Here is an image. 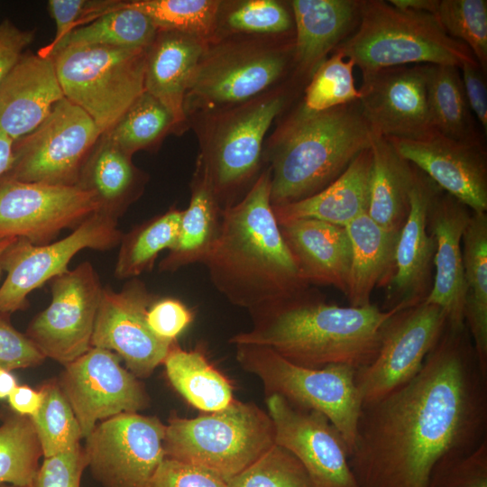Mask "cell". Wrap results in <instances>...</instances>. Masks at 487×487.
Listing matches in <instances>:
<instances>
[{"instance_id": "6f0895ef", "label": "cell", "mask_w": 487, "mask_h": 487, "mask_svg": "<svg viewBox=\"0 0 487 487\" xmlns=\"http://www.w3.org/2000/svg\"><path fill=\"white\" fill-rule=\"evenodd\" d=\"M17 385V379L12 371L0 369V400L7 399Z\"/></svg>"}, {"instance_id": "7c38bea8", "label": "cell", "mask_w": 487, "mask_h": 487, "mask_svg": "<svg viewBox=\"0 0 487 487\" xmlns=\"http://www.w3.org/2000/svg\"><path fill=\"white\" fill-rule=\"evenodd\" d=\"M117 221L95 213L66 237L46 244L15 238L1 256L6 277L0 287V314L28 308V295L69 271L72 258L84 249L108 251L119 245L123 233Z\"/></svg>"}, {"instance_id": "4316f807", "label": "cell", "mask_w": 487, "mask_h": 487, "mask_svg": "<svg viewBox=\"0 0 487 487\" xmlns=\"http://www.w3.org/2000/svg\"><path fill=\"white\" fill-rule=\"evenodd\" d=\"M208 42L173 31L158 30L147 48L144 91L158 99L174 119L175 130L187 119V90Z\"/></svg>"}, {"instance_id": "816d5d0a", "label": "cell", "mask_w": 487, "mask_h": 487, "mask_svg": "<svg viewBox=\"0 0 487 487\" xmlns=\"http://www.w3.org/2000/svg\"><path fill=\"white\" fill-rule=\"evenodd\" d=\"M147 323L161 339L175 342L190 325L194 314L182 301L174 298H157L147 311Z\"/></svg>"}, {"instance_id": "4fadbf2b", "label": "cell", "mask_w": 487, "mask_h": 487, "mask_svg": "<svg viewBox=\"0 0 487 487\" xmlns=\"http://www.w3.org/2000/svg\"><path fill=\"white\" fill-rule=\"evenodd\" d=\"M103 288L90 262L51 280V303L31 320L24 333L45 358L66 365L92 347Z\"/></svg>"}, {"instance_id": "7bdbcfd3", "label": "cell", "mask_w": 487, "mask_h": 487, "mask_svg": "<svg viewBox=\"0 0 487 487\" xmlns=\"http://www.w3.org/2000/svg\"><path fill=\"white\" fill-rule=\"evenodd\" d=\"M354 64L334 51L316 69L305 89L301 106L312 112H321L359 100L353 69Z\"/></svg>"}, {"instance_id": "680465c9", "label": "cell", "mask_w": 487, "mask_h": 487, "mask_svg": "<svg viewBox=\"0 0 487 487\" xmlns=\"http://www.w3.org/2000/svg\"><path fill=\"white\" fill-rule=\"evenodd\" d=\"M15 238H3L0 239V276L3 271L1 267V256L4 253V251L6 249V247L14 240Z\"/></svg>"}, {"instance_id": "8fae6325", "label": "cell", "mask_w": 487, "mask_h": 487, "mask_svg": "<svg viewBox=\"0 0 487 487\" xmlns=\"http://www.w3.org/2000/svg\"><path fill=\"white\" fill-rule=\"evenodd\" d=\"M94 120L62 98L31 133L13 144V161L4 174L24 182L75 186L101 135Z\"/></svg>"}, {"instance_id": "e0dca14e", "label": "cell", "mask_w": 487, "mask_h": 487, "mask_svg": "<svg viewBox=\"0 0 487 487\" xmlns=\"http://www.w3.org/2000/svg\"><path fill=\"white\" fill-rule=\"evenodd\" d=\"M114 352L91 347L67 363L58 382L86 438L101 421L149 406V396L137 377Z\"/></svg>"}, {"instance_id": "7dc6e473", "label": "cell", "mask_w": 487, "mask_h": 487, "mask_svg": "<svg viewBox=\"0 0 487 487\" xmlns=\"http://www.w3.org/2000/svg\"><path fill=\"white\" fill-rule=\"evenodd\" d=\"M115 0H50L49 11L56 24L54 39L38 51L51 57L56 46L73 30L81 27L110 11Z\"/></svg>"}, {"instance_id": "4dcf8cb0", "label": "cell", "mask_w": 487, "mask_h": 487, "mask_svg": "<svg viewBox=\"0 0 487 487\" xmlns=\"http://www.w3.org/2000/svg\"><path fill=\"white\" fill-rule=\"evenodd\" d=\"M222 215L223 208L198 159L189 204L182 211L178 240L160 262V271L173 272L193 263H203L219 237Z\"/></svg>"}, {"instance_id": "8d00e7d4", "label": "cell", "mask_w": 487, "mask_h": 487, "mask_svg": "<svg viewBox=\"0 0 487 487\" xmlns=\"http://www.w3.org/2000/svg\"><path fill=\"white\" fill-rule=\"evenodd\" d=\"M182 211L170 207L123 234L114 271L117 280L138 278L150 271L160 253L174 247Z\"/></svg>"}, {"instance_id": "cb8c5ba5", "label": "cell", "mask_w": 487, "mask_h": 487, "mask_svg": "<svg viewBox=\"0 0 487 487\" xmlns=\"http://www.w3.org/2000/svg\"><path fill=\"white\" fill-rule=\"evenodd\" d=\"M62 98L52 58L23 54L0 83V132L18 140L33 131Z\"/></svg>"}, {"instance_id": "603a6c76", "label": "cell", "mask_w": 487, "mask_h": 487, "mask_svg": "<svg viewBox=\"0 0 487 487\" xmlns=\"http://www.w3.org/2000/svg\"><path fill=\"white\" fill-rule=\"evenodd\" d=\"M473 211L442 189L433 199L427 228L436 242L434 276L425 302L438 306L446 314L447 326L465 328V285L462 238Z\"/></svg>"}, {"instance_id": "1f68e13d", "label": "cell", "mask_w": 487, "mask_h": 487, "mask_svg": "<svg viewBox=\"0 0 487 487\" xmlns=\"http://www.w3.org/2000/svg\"><path fill=\"white\" fill-rule=\"evenodd\" d=\"M370 200L367 215L391 231H400L409 210L414 166L404 159L389 138L373 133Z\"/></svg>"}, {"instance_id": "d590c367", "label": "cell", "mask_w": 487, "mask_h": 487, "mask_svg": "<svg viewBox=\"0 0 487 487\" xmlns=\"http://www.w3.org/2000/svg\"><path fill=\"white\" fill-rule=\"evenodd\" d=\"M157 32V27L145 14L126 6L124 1H116L110 11L73 30L56 46L51 56L69 47L147 49Z\"/></svg>"}, {"instance_id": "f546056e", "label": "cell", "mask_w": 487, "mask_h": 487, "mask_svg": "<svg viewBox=\"0 0 487 487\" xmlns=\"http://www.w3.org/2000/svg\"><path fill=\"white\" fill-rule=\"evenodd\" d=\"M351 244V266L347 298L351 307L371 304L377 286H385L391 279L400 231H391L364 214L345 226Z\"/></svg>"}, {"instance_id": "db71d44e", "label": "cell", "mask_w": 487, "mask_h": 487, "mask_svg": "<svg viewBox=\"0 0 487 487\" xmlns=\"http://www.w3.org/2000/svg\"><path fill=\"white\" fill-rule=\"evenodd\" d=\"M464 93L473 114L487 133V87L485 72L480 65H465L460 69Z\"/></svg>"}, {"instance_id": "836d02e7", "label": "cell", "mask_w": 487, "mask_h": 487, "mask_svg": "<svg viewBox=\"0 0 487 487\" xmlns=\"http://www.w3.org/2000/svg\"><path fill=\"white\" fill-rule=\"evenodd\" d=\"M162 363L172 387L198 409L213 412L233 402L230 381L200 349L184 350L175 342Z\"/></svg>"}, {"instance_id": "277c9868", "label": "cell", "mask_w": 487, "mask_h": 487, "mask_svg": "<svg viewBox=\"0 0 487 487\" xmlns=\"http://www.w3.org/2000/svg\"><path fill=\"white\" fill-rule=\"evenodd\" d=\"M372 135L359 100L321 112L300 105L280 127L271 146V207L324 189L371 147Z\"/></svg>"}, {"instance_id": "44dd1931", "label": "cell", "mask_w": 487, "mask_h": 487, "mask_svg": "<svg viewBox=\"0 0 487 487\" xmlns=\"http://www.w3.org/2000/svg\"><path fill=\"white\" fill-rule=\"evenodd\" d=\"M398 152L473 212L487 213L484 139L455 140L433 132L419 139L389 138Z\"/></svg>"}, {"instance_id": "60d3db41", "label": "cell", "mask_w": 487, "mask_h": 487, "mask_svg": "<svg viewBox=\"0 0 487 487\" xmlns=\"http://www.w3.org/2000/svg\"><path fill=\"white\" fill-rule=\"evenodd\" d=\"M39 390L42 395V402L36 415L30 418L43 457H49L79 444L82 434L73 409L60 390L58 379L46 381Z\"/></svg>"}, {"instance_id": "ba28073f", "label": "cell", "mask_w": 487, "mask_h": 487, "mask_svg": "<svg viewBox=\"0 0 487 487\" xmlns=\"http://www.w3.org/2000/svg\"><path fill=\"white\" fill-rule=\"evenodd\" d=\"M294 39L241 40L209 45L189 82V107L225 110L271 90L293 65Z\"/></svg>"}, {"instance_id": "b9f144b4", "label": "cell", "mask_w": 487, "mask_h": 487, "mask_svg": "<svg viewBox=\"0 0 487 487\" xmlns=\"http://www.w3.org/2000/svg\"><path fill=\"white\" fill-rule=\"evenodd\" d=\"M428 14L452 38L463 42L486 73L487 1L430 0Z\"/></svg>"}, {"instance_id": "f1b7e54d", "label": "cell", "mask_w": 487, "mask_h": 487, "mask_svg": "<svg viewBox=\"0 0 487 487\" xmlns=\"http://www.w3.org/2000/svg\"><path fill=\"white\" fill-rule=\"evenodd\" d=\"M372 156L363 151L331 184L305 199L272 207L278 223L316 219L345 227L367 214Z\"/></svg>"}, {"instance_id": "11a10c76", "label": "cell", "mask_w": 487, "mask_h": 487, "mask_svg": "<svg viewBox=\"0 0 487 487\" xmlns=\"http://www.w3.org/2000/svg\"><path fill=\"white\" fill-rule=\"evenodd\" d=\"M9 408L14 412L27 417H33L39 411L42 395L41 391L28 385H17L7 398Z\"/></svg>"}, {"instance_id": "f6af8a7d", "label": "cell", "mask_w": 487, "mask_h": 487, "mask_svg": "<svg viewBox=\"0 0 487 487\" xmlns=\"http://www.w3.org/2000/svg\"><path fill=\"white\" fill-rule=\"evenodd\" d=\"M223 25L234 32L280 36L294 25L293 15L280 2L248 0L236 3L224 14Z\"/></svg>"}, {"instance_id": "ee69618b", "label": "cell", "mask_w": 487, "mask_h": 487, "mask_svg": "<svg viewBox=\"0 0 487 487\" xmlns=\"http://www.w3.org/2000/svg\"><path fill=\"white\" fill-rule=\"evenodd\" d=\"M226 482L227 487H314L300 462L276 444Z\"/></svg>"}, {"instance_id": "30bf717a", "label": "cell", "mask_w": 487, "mask_h": 487, "mask_svg": "<svg viewBox=\"0 0 487 487\" xmlns=\"http://www.w3.org/2000/svg\"><path fill=\"white\" fill-rule=\"evenodd\" d=\"M287 99L282 89L269 91L216 116L198 159L223 209L255 175L265 133Z\"/></svg>"}, {"instance_id": "f5cc1de1", "label": "cell", "mask_w": 487, "mask_h": 487, "mask_svg": "<svg viewBox=\"0 0 487 487\" xmlns=\"http://www.w3.org/2000/svg\"><path fill=\"white\" fill-rule=\"evenodd\" d=\"M33 37V31L19 29L8 20L0 23V83L19 61Z\"/></svg>"}, {"instance_id": "9c48e42d", "label": "cell", "mask_w": 487, "mask_h": 487, "mask_svg": "<svg viewBox=\"0 0 487 487\" xmlns=\"http://www.w3.org/2000/svg\"><path fill=\"white\" fill-rule=\"evenodd\" d=\"M146 51L69 47L51 57L64 97L85 111L104 133L144 92Z\"/></svg>"}, {"instance_id": "6da1fadb", "label": "cell", "mask_w": 487, "mask_h": 487, "mask_svg": "<svg viewBox=\"0 0 487 487\" xmlns=\"http://www.w3.org/2000/svg\"><path fill=\"white\" fill-rule=\"evenodd\" d=\"M487 439V376L465 328L447 326L409 381L363 404L349 465L358 487H428L444 458Z\"/></svg>"}, {"instance_id": "681fc988", "label": "cell", "mask_w": 487, "mask_h": 487, "mask_svg": "<svg viewBox=\"0 0 487 487\" xmlns=\"http://www.w3.org/2000/svg\"><path fill=\"white\" fill-rule=\"evenodd\" d=\"M10 317L0 314V369L13 372L41 364L45 356L12 325Z\"/></svg>"}, {"instance_id": "f907efd6", "label": "cell", "mask_w": 487, "mask_h": 487, "mask_svg": "<svg viewBox=\"0 0 487 487\" xmlns=\"http://www.w3.org/2000/svg\"><path fill=\"white\" fill-rule=\"evenodd\" d=\"M145 487H227V482L205 468L165 457Z\"/></svg>"}, {"instance_id": "c3c4849f", "label": "cell", "mask_w": 487, "mask_h": 487, "mask_svg": "<svg viewBox=\"0 0 487 487\" xmlns=\"http://www.w3.org/2000/svg\"><path fill=\"white\" fill-rule=\"evenodd\" d=\"M87 468L84 447H73L44 457L32 487H80L84 470Z\"/></svg>"}, {"instance_id": "d6986e66", "label": "cell", "mask_w": 487, "mask_h": 487, "mask_svg": "<svg viewBox=\"0 0 487 487\" xmlns=\"http://www.w3.org/2000/svg\"><path fill=\"white\" fill-rule=\"evenodd\" d=\"M266 404L275 444L300 462L314 487H358L345 438L325 415L278 394L267 395Z\"/></svg>"}, {"instance_id": "8992f818", "label": "cell", "mask_w": 487, "mask_h": 487, "mask_svg": "<svg viewBox=\"0 0 487 487\" xmlns=\"http://www.w3.org/2000/svg\"><path fill=\"white\" fill-rule=\"evenodd\" d=\"M275 444L272 421L253 403L234 400L226 408L193 418H170L165 457L191 464L225 481L240 473Z\"/></svg>"}, {"instance_id": "5b68a950", "label": "cell", "mask_w": 487, "mask_h": 487, "mask_svg": "<svg viewBox=\"0 0 487 487\" xmlns=\"http://www.w3.org/2000/svg\"><path fill=\"white\" fill-rule=\"evenodd\" d=\"M334 51L351 60L363 77L407 65H479L471 51L450 37L433 15L382 0H361L355 29Z\"/></svg>"}, {"instance_id": "ffe728a7", "label": "cell", "mask_w": 487, "mask_h": 487, "mask_svg": "<svg viewBox=\"0 0 487 487\" xmlns=\"http://www.w3.org/2000/svg\"><path fill=\"white\" fill-rule=\"evenodd\" d=\"M359 103L372 133L419 139L433 132L427 95V64L387 68L363 77Z\"/></svg>"}, {"instance_id": "83f0119b", "label": "cell", "mask_w": 487, "mask_h": 487, "mask_svg": "<svg viewBox=\"0 0 487 487\" xmlns=\"http://www.w3.org/2000/svg\"><path fill=\"white\" fill-rule=\"evenodd\" d=\"M146 181L132 156L102 133L83 164L77 185L94 195L97 213L118 222L142 195Z\"/></svg>"}, {"instance_id": "d4e9b609", "label": "cell", "mask_w": 487, "mask_h": 487, "mask_svg": "<svg viewBox=\"0 0 487 487\" xmlns=\"http://www.w3.org/2000/svg\"><path fill=\"white\" fill-rule=\"evenodd\" d=\"M302 278L346 294L351 244L345 227L316 219L278 223Z\"/></svg>"}, {"instance_id": "2e32d148", "label": "cell", "mask_w": 487, "mask_h": 487, "mask_svg": "<svg viewBox=\"0 0 487 487\" xmlns=\"http://www.w3.org/2000/svg\"><path fill=\"white\" fill-rule=\"evenodd\" d=\"M447 324L441 308L425 301L394 314L375 359L356 370L363 405L377 400L412 379Z\"/></svg>"}, {"instance_id": "91938a15", "label": "cell", "mask_w": 487, "mask_h": 487, "mask_svg": "<svg viewBox=\"0 0 487 487\" xmlns=\"http://www.w3.org/2000/svg\"><path fill=\"white\" fill-rule=\"evenodd\" d=\"M0 487H17V486L11 485V484H6V483H2V484H0Z\"/></svg>"}, {"instance_id": "3957f363", "label": "cell", "mask_w": 487, "mask_h": 487, "mask_svg": "<svg viewBox=\"0 0 487 487\" xmlns=\"http://www.w3.org/2000/svg\"><path fill=\"white\" fill-rule=\"evenodd\" d=\"M232 304L255 311L310 285L302 278L271 204V170L223 209L219 237L203 263Z\"/></svg>"}, {"instance_id": "74e56055", "label": "cell", "mask_w": 487, "mask_h": 487, "mask_svg": "<svg viewBox=\"0 0 487 487\" xmlns=\"http://www.w3.org/2000/svg\"><path fill=\"white\" fill-rule=\"evenodd\" d=\"M0 421V484L32 487L43 456L32 421L7 406Z\"/></svg>"}, {"instance_id": "d6a6232c", "label": "cell", "mask_w": 487, "mask_h": 487, "mask_svg": "<svg viewBox=\"0 0 487 487\" xmlns=\"http://www.w3.org/2000/svg\"><path fill=\"white\" fill-rule=\"evenodd\" d=\"M464 325L487 376V213L473 212L462 238Z\"/></svg>"}, {"instance_id": "9a60e30c", "label": "cell", "mask_w": 487, "mask_h": 487, "mask_svg": "<svg viewBox=\"0 0 487 487\" xmlns=\"http://www.w3.org/2000/svg\"><path fill=\"white\" fill-rule=\"evenodd\" d=\"M97 210L94 195L78 185L55 186L0 176V239L50 244L62 230H74Z\"/></svg>"}, {"instance_id": "7a4b0ae2", "label": "cell", "mask_w": 487, "mask_h": 487, "mask_svg": "<svg viewBox=\"0 0 487 487\" xmlns=\"http://www.w3.org/2000/svg\"><path fill=\"white\" fill-rule=\"evenodd\" d=\"M399 311L372 303L360 308L330 304L308 287L251 312L252 328L231 336L229 343L265 346L304 367L358 370L375 359L387 323Z\"/></svg>"}, {"instance_id": "52a82bcc", "label": "cell", "mask_w": 487, "mask_h": 487, "mask_svg": "<svg viewBox=\"0 0 487 487\" xmlns=\"http://www.w3.org/2000/svg\"><path fill=\"white\" fill-rule=\"evenodd\" d=\"M235 353L239 364L261 380L267 395L278 394L297 407L325 415L345 438L350 455L363 406L354 381L356 369L304 367L254 345H235Z\"/></svg>"}, {"instance_id": "7402d4cb", "label": "cell", "mask_w": 487, "mask_h": 487, "mask_svg": "<svg viewBox=\"0 0 487 487\" xmlns=\"http://www.w3.org/2000/svg\"><path fill=\"white\" fill-rule=\"evenodd\" d=\"M440 190L414 166L409 210L399 233L393 273L385 285L384 310L414 307L425 301L431 290L436 242L427 228V215Z\"/></svg>"}, {"instance_id": "5bb4252c", "label": "cell", "mask_w": 487, "mask_h": 487, "mask_svg": "<svg viewBox=\"0 0 487 487\" xmlns=\"http://www.w3.org/2000/svg\"><path fill=\"white\" fill-rule=\"evenodd\" d=\"M166 425L157 417L121 413L85 438L87 467L104 487H145L165 458Z\"/></svg>"}, {"instance_id": "484cf974", "label": "cell", "mask_w": 487, "mask_h": 487, "mask_svg": "<svg viewBox=\"0 0 487 487\" xmlns=\"http://www.w3.org/2000/svg\"><path fill=\"white\" fill-rule=\"evenodd\" d=\"M289 5L295 26L293 65L297 76L309 80L355 29L361 0H293Z\"/></svg>"}, {"instance_id": "e575fe53", "label": "cell", "mask_w": 487, "mask_h": 487, "mask_svg": "<svg viewBox=\"0 0 487 487\" xmlns=\"http://www.w3.org/2000/svg\"><path fill=\"white\" fill-rule=\"evenodd\" d=\"M427 95L435 132L455 140L483 139L469 106L459 68L427 64Z\"/></svg>"}, {"instance_id": "f35d334b", "label": "cell", "mask_w": 487, "mask_h": 487, "mask_svg": "<svg viewBox=\"0 0 487 487\" xmlns=\"http://www.w3.org/2000/svg\"><path fill=\"white\" fill-rule=\"evenodd\" d=\"M124 4L145 14L158 30L181 32L207 42L216 32L222 5L214 0H133Z\"/></svg>"}, {"instance_id": "ac0fdd59", "label": "cell", "mask_w": 487, "mask_h": 487, "mask_svg": "<svg viewBox=\"0 0 487 487\" xmlns=\"http://www.w3.org/2000/svg\"><path fill=\"white\" fill-rule=\"evenodd\" d=\"M157 298L138 278L119 291L104 287L95 321L91 346L115 353L138 379L151 376L176 342L161 339L148 326L147 311Z\"/></svg>"}, {"instance_id": "ab89813d", "label": "cell", "mask_w": 487, "mask_h": 487, "mask_svg": "<svg viewBox=\"0 0 487 487\" xmlns=\"http://www.w3.org/2000/svg\"><path fill=\"white\" fill-rule=\"evenodd\" d=\"M175 123L168 109L147 92L142 93L106 133L121 150L132 156L157 145Z\"/></svg>"}, {"instance_id": "9f6ffc18", "label": "cell", "mask_w": 487, "mask_h": 487, "mask_svg": "<svg viewBox=\"0 0 487 487\" xmlns=\"http://www.w3.org/2000/svg\"><path fill=\"white\" fill-rule=\"evenodd\" d=\"M14 141L0 132V176L10 168L13 161Z\"/></svg>"}, {"instance_id": "bcb514c9", "label": "cell", "mask_w": 487, "mask_h": 487, "mask_svg": "<svg viewBox=\"0 0 487 487\" xmlns=\"http://www.w3.org/2000/svg\"><path fill=\"white\" fill-rule=\"evenodd\" d=\"M428 487H487V439L471 452L440 461Z\"/></svg>"}]
</instances>
